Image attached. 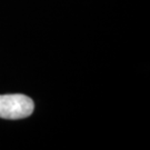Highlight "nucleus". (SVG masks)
Here are the masks:
<instances>
[{
	"label": "nucleus",
	"instance_id": "obj_1",
	"mask_svg": "<svg viewBox=\"0 0 150 150\" xmlns=\"http://www.w3.org/2000/svg\"><path fill=\"white\" fill-rule=\"evenodd\" d=\"M35 102L22 93L0 95V118L7 120L25 119L31 116Z\"/></svg>",
	"mask_w": 150,
	"mask_h": 150
}]
</instances>
